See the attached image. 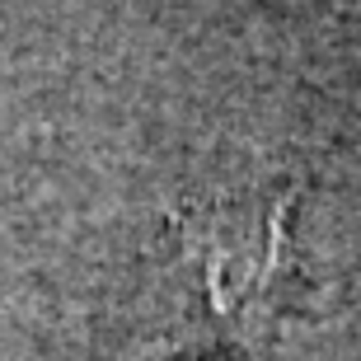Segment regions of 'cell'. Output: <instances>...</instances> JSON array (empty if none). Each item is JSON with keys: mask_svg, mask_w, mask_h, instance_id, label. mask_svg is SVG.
Returning a JSON list of instances; mask_svg holds the SVG:
<instances>
[{"mask_svg": "<svg viewBox=\"0 0 361 361\" xmlns=\"http://www.w3.org/2000/svg\"><path fill=\"white\" fill-rule=\"evenodd\" d=\"M300 192V178H272L178 207L113 361H249L319 319V277L295 240Z\"/></svg>", "mask_w": 361, "mask_h": 361, "instance_id": "6da1fadb", "label": "cell"}]
</instances>
